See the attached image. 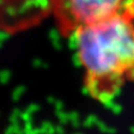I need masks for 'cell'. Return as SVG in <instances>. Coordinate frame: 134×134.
Listing matches in <instances>:
<instances>
[{"mask_svg":"<svg viewBox=\"0 0 134 134\" xmlns=\"http://www.w3.org/2000/svg\"><path fill=\"white\" fill-rule=\"evenodd\" d=\"M74 41L87 93L96 102L114 100L134 81V20L116 17L76 30Z\"/></svg>","mask_w":134,"mask_h":134,"instance_id":"1","label":"cell"},{"mask_svg":"<svg viewBox=\"0 0 134 134\" xmlns=\"http://www.w3.org/2000/svg\"><path fill=\"white\" fill-rule=\"evenodd\" d=\"M49 7L60 33L66 36L111 18L134 20V0H49Z\"/></svg>","mask_w":134,"mask_h":134,"instance_id":"2","label":"cell"}]
</instances>
